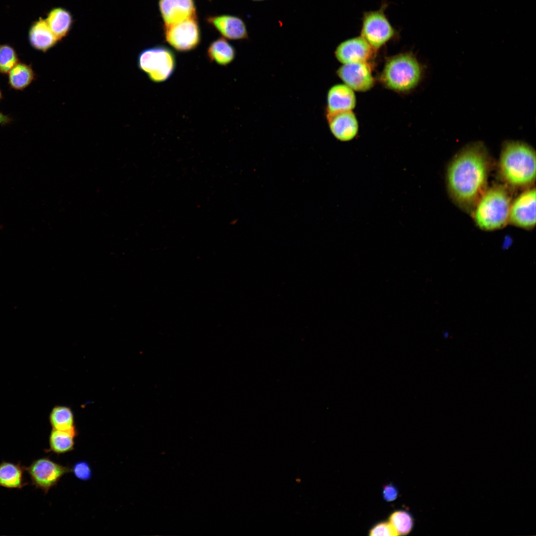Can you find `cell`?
Returning a JSON list of instances; mask_svg holds the SVG:
<instances>
[{
	"instance_id": "cell-1",
	"label": "cell",
	"mask_w": 536,
	"mask_h": 536,
	"mask_svg": "<svg viewBox=\"0 0 536 536\" xmlns=\"http://www.w3.org/2000/svg\"><path fill=\"white\" fill-rule=\"evenodd\" d=\"M490 166L488 151L480 141L466 145L449 164L446 184L449 196L457 206L469 215L488 188Z\"/></svg>"
},
{
	"instance_id": "cell-2",
	"label": "cell",
	"mask_w": 536,
	"mask_h": 536,
	"mask_svg": "<svg viewBox=\"0 0 536 536\" xmlns=\"http://www.w3.org/2000/svg\"><path fill=\"white\" fill-rule=\"evenodd\" d=\"M536 152L529 144L509 140L502 146L498 162L501 180L510 188L527 189L536 179Z\"/></svg>"
},
{
	"instance_id": "cell-3",
	"label": "cell",
	"mask_w": 536,
	"mask_h": 536,
	"mask_svg": "<svg viewBox=\"0 0 536 536\" xmlns=\"http://www.w3.org/2000/svg\"><path fill=\"white\" fill-rule=\"evenodd\" d=\"M510 188L497 184L487 188L471 215L476 226L484 231L501 229L508 223L512 202Z\"/></svg>"
},
{
	"instance_id": "cell-4",
	"label": "cell",
	"mask_w": 536,
	"mask_h": 536,
	"mask_svg": "<svg viewBox=\"0 0 536 536\" xmlns=\"http://www.w3.org/2000/svg\"><path fill=\"white\" fill-rule=\"evenodd\" d=\"M422 73L417 59L409 53L390 57L386 62L380 80L386 87L397 92L409 91L419 83Z\"/></svg>"
},
{
	"instance_id": "cell-5",
	"label": "cell",
	"mask_w": 536,
	"mask_h": 536,
	"mask_svg": "<svg viewBox=\"0 0 536 536\" xmlns=\"http://www.w3.org/2000/svg\"><path fill=\"white\" fill-rule=\"evenodd\" d=\"M138 68L145 72L149 79L155 83L168 79L176 67L174 53L163 46H157L142 51L137 58Z\"/></svg>"
},
{
	"instance_id": "cell-6",
	"label": "cell",
	"mask_w": 536,
	"mask_h": 536,
	"mask_svg": "<svg viewBox=\"0 0 536 536\" xmlns=\"http://www.w3.org/2000/svg\"><path fill=\"white\" fill-rule=\"evenodd\" d=\"M387 3L377 10L365 12L362 18L360 35L375 50L397 35V31L385 14Z\"/></svg>"
},
{
	"instance_id": "cell-7",
	"label": "cell",
	"mask_w": 536,
	"mask_h": 536,
	"mask_svg": "<svg viewBox=\"0 0 536 536\" xmlns=\"http://www.w3.org/2000/svg\"><path fill=\"white\" fill-rule=\"evenodd\" d=\"M25 470L32 484L46 494L58 484L64 475L70 472V468L55 462L48 457H42L34 460L29 466L25 468Z\"/></svg>"
},
{
	"instance_id": "cell-8",
	"label": "cell",
	"mask_w": 536,
	"mask_h": 536,
	"mask_svg": "<svg viewBox=\"0 0 536 536\" xmlns=\"http://www.w3.org/2000/svg\"><path fill=\"white\" fill-rule=\"evenodd\" d=\"M166 42L176 51L187 52L195 50L201 42V32L197 17L164 26Z\"/></svg>"
},
{
	"instance_id": "cell-9",
	"label": "cell",
	"mask_w": 536,
	"mask_h": 536,
	"mask_svg": "<svg viewBox=\"0 0 536 536\" xmlns=\"http://www.w3.org/2000/svg\"><path fill=\"white\" fill-rule=\"evenodd\" d=\"M508 223L520 228L531 230L536 225V190L526 189L512 201Z\"/></svg>"
},
{
	"instance_id": "cell-10",
	"label": "cell",
	"mask_w": 536,
	"mask_h": 536,
	"mask_svg": "<svg viewBox=\"0 0 536 536\" xmlns=\"http://www.w3.org/2000/svg\"><path fill=\"white\" fill-rule=\"evenodd\" d=\"M336 73L344 83L354 91H368L375 83L368 62L342 64L338 68Z\"/></svg>"
},
{
	"instance_id": "cell-11",
	"label": "cell",
	"mask_w": 536,
	"mask_h": 536,
	"mask_svg": "<svg viewBox=\"0 0 536 536\" xmlns=\"http://www.w3.org/2000/svg\"><path fill=\"white\" fill-rule=\"evenodd\" d=\"M375 51L361 36L341 42L335 51L337 60L342 64L368 62Z\"/></svg>"
},
{
	"instance_id": "cell-12",
	"label": "cell",
	"mask_w": 536,
	"mask_h": 536,
	"mask_svg": "<svg viewBox=\"0 0 536 536\" xmlns=\"http://www.w3.org/2000/svg\"><path fill=\"white\" fill-rule=\"evenodd\" d=\"M158 4L164 26L197 17L194 0H159Z\"/></svg>"
},
{
	"instance_id": "cell-13",
	"label": "cell",
	"mask_w": 536,
	"mask_h": 536,
	"mask_svg": "<svg viewBox=\"0 0 536 536\" xmlns=\"http://www.w3.org/2000/svg\"><path fill=\"white\" fill-rule=\"evenodd\" d=\"M326 117L331 133L337 139L349 141L357 134L358 122L352 111L326 114Z\"/></svg>"
},
{
	"instance_id": "cell-14",
	"label": "cell",
	"mask_w": 536,
	"mask_h": 536,
	"mask_svg": "<svg viewBox=\"0 0 536 536\" xmlns=\"http://www.w3.org/2000/svg\"><path fill=\"white\" fill-rule=\"evenodd\" d=\"M206 21L228 39L241 40L248 38L246 23L238 16L228 14L210 16L207 17Z\"/></svg>"
},
{
	"instance_id": "cell-15",
	"label": "cell",
	"mask_w": 536,
	"mask_h": 536,
	"mask_svg": "<svg viewBox=\"0 0 536 536\" xmlns=\"http://www.w3.org/2000/svg\"><path fill=\"white\" fill-rule=\"evenodd\" d=\"M356 104L354 90L345 84H335L327 93L326 114L352 111Z\"/></svg>"
},
{
	"instance_id": "cell-16",
	"label": "cell",
	"mask_w": 536,
	"mask_h": 536,
	"mask_svg": "<svg viewBox=\"0 0 536 536\" xmlns=\"http://www.w3.org/2000/svg\"><path fill=\"white\" fill-rule=\"evenodd\" d=\"M28 41L32 48L44 53L53 47L59 41L45 19L41 17L31 24L28 31Z\"/></svg>"
},
{
	"instance_id": "cell-17",
	"label": "cell",
	"mask_w": 536,
	"mask_h": 536,
	"mask_svg": "<svg viewBox=\"0 0 536 536\" xmlns=\"http://www.w3.org/2000/svg\"><path fill=\"white\" fill-rule=\"evenodd\" d=\"M25 467L20 462L3 461L0 463V487L20 489L27 484L24 479Z\"/></svg>"
},
{
	"instance_id": "cell-18",
	"label": "cell",
	"mask_w": 536,
	"mask_h": 536,
	"mask_svg": "<svg viewBox=\"0 0 536 536\" xmlns=\"http://www.w3.org/2000/svg\"><path fill=\"white\" fill-rule=\"evenodd\" d=\"M31 64L19 62L8 73V85L11 89L22 91L36 79Z\"/></svg>"
},
{
	"instance_id": "cell-19",
	"label": "cell",
	"mask_w": 536,
	"mask_h": 536,
	"mask_svg": "<svg viewBox=\"0 0 536 536\" xmlns=\"http://www.w3.org/2000/svg\"><path fill=\"white\" fill-rule=\"evenodd\" d=\"M206 56L210 62L221 66H227L235 59L236 51L227 40L221 37L209 44L207 49Z\"/></svg>"
},
{
	"instance_id": "cell-20",
	"label": "cell",
	"mask_w": 536,
	"mask_h": 536,
	"mask_svg": "<svg viewBox=\"0 0 536 536\" xmlns=\"http://www.w3.org/2000/svg\"><path fill=\"white\" fill-rule=\"evenodd\" d=\"M45 20L59 41L67 35L71 25L72 18L68 11L61 7H57L48 12Z\"/></svg>"
},
{
	"instance_id": "cell-21",
	"label": "cell",
	"mask_w": 536,
	"mask_h": 536,
	"mask_svg": "<svg viewBox=\"0 0 536 536\" xmlns=\"http://www.w3.org/2000/svg\"><path fill=\"white\" fill-rule=\"evenodd\" d=\"M49 421L53 429L78 434L73 413L68 406H55L50 414Z\"/></svg>"
},
{
	"instance_id": "cell-22",
	"label": "cell",
	"mask_w": 536,
	"mask_h": 536,
	"mask_svg": "<svg viewBox=\"0 0 536 536\" xmlns=\"http://www.w3.org/2000/svg\"><path fill=\"white\" fill-rule=\"evenodd\" d=\"M76 436L77 435L70 432L52 429L49 437V447L47 452L63 455L72 451Z\"/></svg>"
},
{
	"instance_id": "cell-23",
	"label": "cell",
	"mask_w": 536,
	"mask_h": 536,
	"mask_svg": "<svg viewBox=\"0 0 536 536\" xmlns=\"http://www.w3.org/2000/svg\"><path fill=\"white\" fill-rule=\"evenodd\" d=\"M398 536L409 534L413 527L414 522L411 515L403 510H399L392 513L389 518Z\"/></svg>"
},
{
	"instance_id": "cell-24",
	"label": "cell",
	"mask_w": 536,
	"mask_h": 536,
	"mask_svg": "<svg viewBox=\"0 0 536 536\" xmlns=\"http://www.w3.org/2000/svg\"><path fill=\"white\" fill-rule=\"evenodd\" d=\"M15 48L7 43L0 44V74H7L19 62Z\"/></svg>"
},
{
	"instance_id": "cell-25",
	"label": "cell",
	"mask_w": 536,
	"mask_h": 536,
	"mask_svg": "<svg viewBox=\"0 0 536 536\" xmlns=\"http://www.w3.org/2000/svg\"><path fill=\"white\" fill-rule=\"evenodd\" d=\"M70 472L80 480L87 481L92 476V470L89 464L85 461H79L70 468Z\"/></svg>"
},
{
	"instance_id": "cell-26",
	"label": "cell",
	"mask_w": 536,
	"mask_h": 536,
	"mask_svg": "<svg viewBox=\"0 0 536 536\" xmlns=\"http://www.w3.org/2000/svg\"><path fill=\"white\" fill-rule=\"evenodd\" d=\"M371 536H398L389 522H381L374 525L369 530Z\"/></svg>"
},
{
	"instance_id": "cell-27",
	"label": "cell",
	"mask_w": 536,
	"mask_h": 536,
	"mask_svg": "<svg viewBox=\"0 0 536 536\" xmlns=\"http://www.w3.org/2000/svg\"><path fill=\"white\" fill-rule=\"evenodd\" d=\"M382 495L385 501L391 502L397 498L398 490L394 485L388 484L385 485L383 487Z\"/></svg>"
},
{
	"instance_id": "cell-28",
	"label": "cell",
	"mask_w": 536,
	"mask_h": 536,
	"mask_svg": "<svg viewBox=\"0 0 536 536\" xmlns=\"http://www.w3.org/2000/svg\"><path fill=\"white\" fill-rule=\"evenodd\" d=\"M12 121V119L8 115L3 114L0 112V125L4 126L10 124Z\"/></svg>"
},
{
	"instance_id": "cell-29",
	"label": "cell",
	"mask_w": 536,
	"mask_h": 536,
	"mask_svg": "<svg viewBox=\"0 0 536 536\" xmlns=\"http://www.w3.org/2000/svg\"><path fill=\"white\" fill-rule=\"evenodd\" d=\"M2 99H3V95H2V91H1V89L0 88V101H1Z\"/></svg>"
},
{
	"instance_id": "cell-30",
	"label": "cell",
	"mask_w": 536,
	"mask_h": 536,
	"mask_svg": "<svg viewBox=\"0 0 536 536\" xmlns=\"http://www.w3.org/2000/svg\"><path fill=\"white\" fill-rule=\"evenodd\" d=\"M253 0V1H262V0Z\"/></svg>"
}]
</instances>
